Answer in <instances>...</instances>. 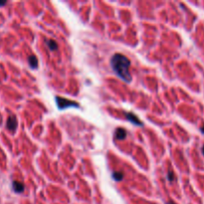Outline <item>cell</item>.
<instances>
[{
  "label": "cell",
  "mask_w": 204,
  "mask_h": 204,
  "mask_svg": "<svg viewBox=\"0 0 204 204\" xmlns=\"http://www.w3.org/2000/svg\"><path fill=\"white\" fill-rule=\"evenodd\" d=\"M167 178H168V180H169V181H172V180L174 179V173H173L171 170L168 171V174H167Z\"/></svg>",
  "instance_id": "cell-10"
},
{
  "label": "cell",
  "mask_w": 204,
  "mask_h": 204,
  "mask_svg": "<svg viewBox=\"0 0 204 204\" xmlns=\"http://www.w3.org/2000/svg\"><path fill=\"white\" fill-rule=\"evenodd\" d=\"M7 129L11 132H14L17 127V119L15 115H10L8 120H7V124H6Z\"/></svg>",
  "instance_id": "cell-3"
},
{
  "label": "cell",
  "mask_w": 204,
  "mask_h": 204,
  "mask_svg": "<svg viewBox=\"0 0 204 204\" xmlns=\"http://www.w3.org/2000/svg\"><path fill=\"white\" fill-rule=\"evenodd\" d=\"M113 177L115 180H116V181H121V180L124 178V173L122 172H114Z\"/></svg>",
  "instance_id": "cell-9"
},
{
  "label": "cell",
  "mask_w": 204,
  "mask_h": 204,
  "mask_svg": "<svg viewBox=\"0 0 204 204\" xmlns=\"http://www.w3.org/2000/svg\"><path fill=\"white\" fill-rule=\"evenodd\" d=\"M166 204H176V203H174V202H172V201H168Z\"/></svg>",
  "instance_id": "cell-12"
},
{
  "label": "cell",
  "mask_w": 204,
  "mask_h": 204,
  "mask_svg": "<svg viewBox=\"0 0 204 204\" xmlns=\"http://www.w3.org/2000/svg\"><path fill=\"white\" fill-rule=\"evenodd\" d=\"M13 190L17 193H21V192L24 190V185L21 182H18V181H13Z\"/></svg>",
  "instance_id": "cell-5"
},
{
  "label": "cell",
  "mask_w": 204,
  "mask_h": 204,
  "mask_svg": "<svg viewBox=\"0 0 204 204\" xmlns=\"http://www.w3.org/2000/svg\"><path fill=\"white\" fill-rule=\"evenodd\" d=\"M28 62H29V65H30L31 68L33 69H36L38 67V59L35 56H29L28 58Z\"/></svg>",
  "instance_id": "cell-7"
},
{
  "label": "cell",
  "mask_w": 204,
  "mask_h": 204,
  "mask_svg": "<svg viewBox=\"0 0 204 204\" xmlns=\"http://www.w3.org/2000/svg\"><path fill=\"white\" fill-rule=\"evenodd\" d=\"M126 119L129 120L131 122H132L133 125H136V126H142L143 124L138 120V118L137 115H135L133 114H132V113H126Z\"/></svg>",
  "instance_id": "cell-4"
},
{
  "label": "cell",
  "mask_w": 204,
  "mask_h": 204,
  "mask_svg": "<svg viewBox=\"0 0 204 204\" xmlns=\"http://www.w3.org/2000/svg\"><path fill=\"white\" fill-rule=\"evenodd\" d=\"M6 4V1H2V2H0V6H3V5Z\"/></svg>",
  "instance_id": "cell-11"
},
{
  "label": "cell",
  "mask_w": 204,
  "mask_h": 204,
  "mask_svg": "<svg viewBox=\"0 0 204 204\" xmlns=\"http://www.w3.org/2000/svg\"><path fill=\"white\" fill-rule=\"evenodd\" d=\"M110 65H112L115 73L121 80H124L125 82L132 81V75L130 73L131 61L126 56L119 53L115 54L110 59Z\"/></svg>",
  "instance_id": "cell-1"
},
{
  "label": "cell",
  "mask_w": 204,
  "mask_h": 204,
  "mask_svg": "<svg viewBox=\"0 0 204 204\" xmlns=\"http://www.w3.org/2000/svg\"><path fill=\"white\" fill-rule=\"evenodd\" d=\"M47 45H48V47L51 51H54V50H57L58 48V44L55 42L54 40H48L47 41Z\"/></svg>",
  "instance_id": "cell-8"
},
{
  "label": "cell",
  "mask_w": 204,
  "mask_h": 204,
  "mask_svg": "<svg viewBox=\"0 0 204 204\" xmlns=\"http://www.w3.org/2000/svg\"><path fill=\"white\" fill-rule=\"evenodd\" d=\"M201 132H202L204 133V126H203L201 127Z\"/></svg>",
  "instance_id": "cell-13"
},
{
  "label": "cell",
  "mask_w": 204,
  "mask_h": 204,
  "mask_svg": "<svg viewBox=\"0 0 204 204\" xmlns=\"http://www.w3.org/2000/svg\"><path fill=\"white\" fill-rule=\"evenodd\" d=\"M55 100H56L58 108H59L60 110H65L67 108H79V105L76 102L67 100V99H65V98L56 97Z\"/></svg>",
  "instance_id": "cell-2"
},
{
  "label": "cell",
  "mask_w": 204,
  "mask_h": 204,
  "mask_svg": "<svg viewBox=\"0 0 204 204\" xmlns=\"http://www.w3.org/2000/svg\"><path fill=\"white\" fill-rule=\"evenodd\" d=\"M126 137V132L124 129H121V127H120V129H118L115 131V137L118 138V139H121V141H122V139H125Z\"/></svg>",
  "instance_id": "cell-6"
},
{
  "label": "cell",
  "mask_w": 204,
  "mask_h": 204,
  "mask_svg": "<svg viewBox=\"0 0 204 204\" xmlns=\"http://www.w3.org/2000/svg\"><path fill=\"white\" fill-rule=\"evenodd\" d=\"M202 153H203V154H204V147H203V148H202Z\"/></svg>",
  "instance_id": "cell-14"
}]
</instances>
